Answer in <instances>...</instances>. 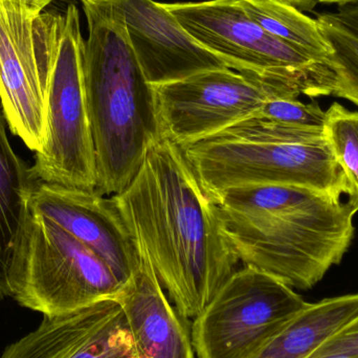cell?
<instances>
[{
  "instance_id": "1",
  "label": "cell",
  "mask_w": 358,
  "mask_h": 358,
  "mask_svg": "<svg viewBox=\"0 0 358 358\" xmlns=\"http://www.w3.org/2000/svg\"><path fill=\"white\" fill-rule=\"evenodd\" d=\"M109 197L178 313L195 319L239 260L181 147L159 138L130 185Z\"/></svg>"
},
{
  "instance_id": "2",
  "label": "cell",
  "mask_w": 358,
  "mask_h": 358,
  "mask_svg": "<svg viewBox=\"0 0 358 358\" xmlns=\"http://www.w3.org/2000/svg\"><path fill=\"white\" fill-rule=\"evenodd\" d=\"M221 231L244 266L308 290L340 264L355 237L358 196L301 185L231 187L210 197Z\"/></svg>"
},
{
  "instance_id": "3",
  "label": "cell",
  "mask_w": 358,
  "mask_h": 358,
  "mask_svg": "<svg viewBox=\"0 0 358 358\" xmlns=\"http://www.w3.org/2000/svg\"><path fill=\"white\" fill-rule=\"evenodd\" d=\"M81 3L88 27L82 71L96 192L113 196L134 180L149 149L162 138L155 87L141 69L119 8L109 0Z\"/></svg>"
},
{
  "instance_id": "4",
  "label": "cell",
  "mask_w": 358,
  "mask_h": 358,
  "mask_svg": "<svg viewBox=\"0 0 358 358\" xmlns=\"http://www.w3.org/2000/svg\"><path fill=\"white\" fill-rule=\"evenodd\" d=\"M208 197L231 187L287 185L336 197L355 195L324 129L252 115L215 136L181 147Z\"/></svg>"
},
{
  "instance_id": "5",
  "label": "cell",
  "mask_w": 358,
  "mask_h": 358,
  "mask_svg": "<svg viewBox=\"0 0 358 358\" xmlns=\"http://www.w3.org/2000/svg\"><path fill=\"white\" fill-rule=\"evenodd\" d=\"M10 285L20 306L43 317H59L115 300L125 284L90 246L29 208Z\"/></svg>"
},
{
  "instance_id": "6",
  "label": "cell",
  "mask_w": 358,
  "mask_h": 358,
  "mask_svg": "<svg viewBox=\"0 0 358 358\" xmlns=\"http://www.w3.org/2000/svg\"><path fill=\"white\" fill-rule=\"evenodd\" d=\"M54 0H0V100L10 132L37 152L45 141L46 98L61 10Z\"/></svg>"
},
{
  "instance_id": "7",
  "label": "cell",
  "mask_w": 358,
  "mask_h": 358,
  "mask_svg": "<svg viewBox=\"0 0 358 358\" xmlns=\"http://www.w3.org/2000/svg\"><path fill=\"white\" fill-rule=\"evenodd\" d=\"M84 40L79 8L61 10L46 98V134L31 168L38 181L96 191V150L84 94Z\"/></svg>"
},
{
  "instance_id": "8",
  "label": "cell",
  "mask_w": 358,
  "mask_h": 358,
  "mask_svg": "<svg viewBox=\"0 0 358 358\" xmlns=\"http://www.w3.org/2000/svg\"><path fill=\"white\" fill-rule=\"evenodd\" d=\"M181 27L229 69L267 81L301 84L307 96H323L325 63L273 37L238 0L167 4Z\"/></svg>"
},
{
  "instance_id": "9",
  "label": "cell",
  "mask_w": 358,
  "mask_h": 358,
  "mask_svg": "<svg viewBox=\"0 0 358 358\" xmlns=\"http://www.w3.org/2000/svg\"><path fill=\"white\" fill-rule=\"evenodd\" d=\"M308 302L268 273L235 271L194 319L198 358H252Z\"/></svg>"
},
{
  "instance_id": "10",
  "label": "cell",
  "mask_w": 358,
  "mask_h": 358,
  "mask_svg": "<svg viewBox=\"0 0 358 358\" xmlns=\"http://www.w3.org/2000/svg\"><path fill=\"white\" fill-rule=\"evenodd\" d=\"M155 94L162 138L183 147L257 115L271 99L307 96V90L223 69L155 86Z\"/></svg>"
},
{
  "instance_id": "11",
  "label": "cell",
  "mask_w": 358,
  "mask_h": 358,
  "mask_svg": "<svg viewBox=\"0 0 358 358\" xmlns=\"http://www.w3.org/2000/svg\"><path fill=\"white\" fill-rule=\"evenodd\" d=\"M29 208L90 246L124 284L138 267L140 252L109 196L37 181Z\"/></svg>"
},
{
  "instance_id": "12",
  "label": "cell",
  "mask_w": 358,
  "mask_h": 358,
  "mask_svg": "<svg viewBox=\"0 0 358 358\" xmlns=\"http://www.w3.org/2000/svg\"><path fill=\"white\" fill-rule=\"evenodd\" d=\"M109 1L121 12L132 50L153 87L229 69L181 27L167 4L152 0Z\"/></svg>"
},
{
  "instance_id": "13",
  "label": "cell",
  "mask_w": 358,
  "mask_h": 358,
  "mask_svg": "<svg viewBox=\"0 0 358 358\" xmlns=\"http://www.w3.org/2000/svg\"><path fill=\"white\" fill-rule=\"evenodd\" d=\"M1 358H136L119 303L105 300L75 313L43 317Z\"/></svg>"
},
{
  "instance_id": "14",
  "label": "cell",
  "mask_w": 358,
  "mask_h": 358,
  "mask_svg": "<svg viewBox=\"0 0 358 358\" xmlns=\"http://www.w3.org/2000/svg\"><path fill=\"white\" fill-rule=\"evenodd\" d=\"M115 300L125 317L136 358H195L185 317L172 306L146 256Z\"/></svg>"
},
{
  "instance_id": "15",
  "label": "cell",
  "mask_w": 358,
  "mask_h": 358,
  "mask_svg": "<svg viewBox=\"0 0 358 358\" xmlns=\"http://www.w3.org/2000/svg\"><path fill=\"white\" fill-rule=\"evenodd\" d=\"M358 315V294L308 303L252 358H309Z\"/></svg>"
},
{
  "instance_id": "16",
  "label": "cell",
  "mask_w": 358,
  "mask_h": 358,
  "mask_svg": "<svg viewBox=\"0 0 358 358\" xmlns=\"http://www.w3.org/2000/svg\"><path fill=\"white\" fill-rule=\"evenodd\" d=\"M37 179L10 146L0 113V300L12 296L10 269Z\"/></svg>"
},
{
  "instance_id": "17",
  "label": "cell",
  "mask_w": 358,
  "mask_h": 358,
  "mask_svg": "<svg viewBox=\"0 0 358 358\" xmlns=\"http://www.w3.org/2000/svg\"><path fill=\"white\" fill-rule=\"evenodd\" d=\"M248 16L267 33L320 63L327 64L330 48L317 19L275 0H238Z\"/></svg>"
},
{
  "instance_id": "18",
  "label": "cell",
  "mask_w": 358,
  "mask_h": 358,
  "mask_svg": "<svg viewBox=\"0 0 358 358\" xmlns=\"http://www.w3.org/2000/svg\"><path fill=\"white\" fill-rule=\"evenodd\" d=\"M320 29L329 44L326 96L345 99L358 107V34L323 13L317 18Z\"/></svg>"
},
{
  "instance_id": "19",
  "label": "cell",
  "mask_w": 358,
  "mask_h": 358,
  "mask_svg": "<svg viewBox=\"0 0 358 358\" xmlns=\"http://www.w3.org/2000/svg\"><path fill=\"white\" fill-rule=\"evenodd\" d=\"M324 136L358 196V113L334 103L326 111Z\"/></svg>"
},
{
  "instance_id": "20",
  "label": "cell",
  "mask_w": 358,
  "mask_h": 358,
  "mask_svg": "<svg viewBox=\"0 0 358 358\" xmlns=\"http://www.w3.org/2000/svg\"><path fill=\"white\" fill-rule=\"evenodd\" d=\"M255 115L284 125L317 129H324L326 122V111L317 103L305 104L292 96L271 99Z\"/></svg>"
},
{
  "instance_id": "21",
  "label": "cell",
  "mask_w": 358,
  "mask_h": 358,
  "mask_svg": "<svg viewBox=\"0 0 358 358\" xmlns=\"http://www.w3.org/2000/svg\"><path fill=\"white\" fill-rule=\"evenodd\" d=\"M309 358H358V315Z\"/></svg>"
},
{
  "instance_id": "22",
  "label": "cell",
  "mask_w": 358,
  "mask_h": 358,
  "mask_svg": "<svg viewBox=\"0 0 358 358\" xmlns=\"http://www.w3.org/2000/svg\"><path fill=\"white\" fill-rule=\"evenodd\" d=\"M332 15L338 22L358 34V2L340 6Z\"/></svg>"
},
{
  "instance_id": "23",
  "label": "cell",
  "mask_w": 358,
  "mask_h": 358,
  "mask_svg": "<svg viewBox=\"0 0 358 358\" xmlns=\"http://www.w3.org/2000/svg\"><path fill=\"white\" fill-rule=\"evenodd\" d=\"M275 1L289 4V6L302 10V12H308V10H313V8L317 4L315 0H275Z\"/></svg>"
},
{
  "instance_id": "24",
  "label": "cell",
  "mask_w": 358,
  "mask_h": 358,
  "mask_svg": "<svg viewBox=\"0 0 358 358\" xmlns=\"http://www.w3.org/2000/svg\"><path fill=\"white\" fill-rule=\"evenodd\" d=\"M317 3L338 4L340 6L347 4L357 3L358 0H315Z\"/></svg>"
}]
</instances>
